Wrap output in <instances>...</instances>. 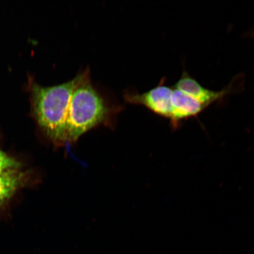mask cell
Here are the masks:
<instances>
[{"instance_id":"2","label":"cell","mask_w":254,"mask_h":254,"mask_svg":"<svg viewBox=\"0 0 254 254\" xmlns=\"http://www.w3.org/2000/svg\"><path fill=\"white\" fill-rule=\"evenodd\" d=\"M81 77L53 86H41L30 79L32 112L40 129L57 146L66 144V118L73 91Z\"/></svg>"},{"instance_id":"7","label":"cell","mask_w":254,"mask_h":254,"mask_svg":"<svg viewBox=\"0 0 254 254\" xmlns=\"http://www.w3.org/2000/svg\"><path fill=\"white\" fill-rule=\"evenodd\" d=\"M20 166V163L14 158L0 150V173L8 170L18 169Z\"/></svg>"},{"instance_id":"1","label":"cell","mask_w":254,"mask_h":254,"mask_svg":"<svg viewBox=\"0 0 254 254\" xmlns=\"http://www.w3.org/2000/svg\"><path fill=\"white\" fill-rule=\"evenodd\" d=\"M81 77L69 101L66 118V144L77 141L94 127L110 126L123 106L114 103L93 84L88 67Z\"/></svg>"},{"instance_id":"3","label":"cell","mask_w":254,"mask_h":254,"mask_svg":"<svg viewBox=\"0 0 254 254\" xmlns=\"http://www.w3.org/2000/svg\"><path fill=\"white\" fill-rule=\"evenodd\" d=\"M166 79H161L156 87L144 93L126 91L124 94L126 102L131 104L142 105L157 115L168 120L172 113L171 95L173 87L166 84Z\"/></svg>"},{"instance_id":"6","label":"cell","mask_w":254,"mask_h":254,"mask_svg":"<svg viewBox=\"0 0 254 254\" xmlns=\"http://www.w3.org/2000/svg\"><path fill=\"white\" fill-rule=\"evenodd\" d=\"M24 174L18 169H12L0 173V206L14 194L23 183Z\"/></svg>"},{"instance_id":"4","label":"cell","mask_w":254,"mask_h":254,"mask_svg":"<svg viewBox=\"0 0 254 254\" xmlns=\"http://www.w3.org/2000/svg\"><path fill=\"white\" fill-rule=\"evenodd\" d=\"M173 87L190 95L208 107L216 102H220L234 90L233 84L228 85L220 91L209 90L203 87L195 79L190 77L186 70H184L182 77Z\"/></svg>"},{"instance_id":"5","label":"cell","mask_w":254,"mask_h":254,"mask_svg":"<svg viewBox=\"0 0 254 254\" xmlns=\"http://www.w3.org/2000/svg\"><path fill=\"white\" fill-rule=\"evenodd\" d=\"M173 88L171 95L172 113L170 121L174 127L179 126V123L184 120L198 116L203 111L207 109L208 107L205 105L184 93L182 91Z\"/></svg>"},{"instance_id":"8","label":"cell","mask_w":254,"mask_h":254,"mask_svg":"<svg viewBox=\"0 0 254 254\" xmlns=\"http://www.w3.org/2000/svg\"><path fill=\"white\" fill-rule=\"evenodd\" d=\"M247 36L251 37H254V30L248 33Z\"/></svg>"}]
</instances>
